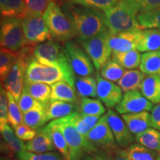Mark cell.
I'll return each instance as SVG.
<instances>
[{"label": "cell", "mask_w": 160, "mask_h": 160, "mask_svg": "<svg viewBox=\"0 0 160 160\" xmlns=\"http://www.w3.org/2000/svg\"><path fill=\"white\" fill-rule=\"evenodd\" d=\"M48 105L39 102L34 108L23 113V123L31 128L38 130L45 125V114Z\"/></svg>", "instance_id": "obj_26"}, {"label": "cell", "mask_w": 160, "mask_h": 160, "mask_svg": "<svg viewBox=\"0 0 160 160\" xmlns=\"http://www.w3.org/2000/svg\"><path fill=\"white\" fill-rule=\"evenodd\" d=\"M141 57L139 51L137 49L126 52L112 53V59L127 70H133L139 68L141 62Z\"/></svg>", "instance_id": "obj_28"}, {"label": "cell", "mask_w": 160, "mask_h": 160, "mask_svg": "<svg viewBox=\"0 0 160 160\" xmlns=\"http://www.w3.org/2000/svg\"><path fill=\"white\" fill-rule=\"evenodd\" d=\"M53 122L67 141L70 160H82L86 156L94 154L99 151L87 138L78 132L72 125L68 117L53 120Z\"/></svg>", "instance_id": "obj_4"}, {"label": "cell", "mask_w": 160, "mask_h": 160, "mask_svg": "<svg viewBox=\"0 0 160 160\" xmlns=\"http://www.w3.org/2000/svg\"><path fill=\"white\" fill-rule=\"evenodd\" d=\"M82 115V114H81ZM82 119L86 123L91 130L93 128L94 126L97 125V123L99 122V120L102 117L99 116H90V115H82Z\"/></svg>", "instance_id": "obj_49"}, {"label": "cell", "mask_w": 160, "mask_h": 160, "mask_svg": "<svg viewBox=\"0 0 160 160\" xmlns=\"http://www.w3.org/2000/svg\"><path fill=\"white\" fill-rule=\"evenodd\" d=\"M124 122L133 135H137L152 127L151 114L148 111L126 113L122 115Z\"/></svg>", "instance_id": "obj_19"}, {"label": "cell", "mask_w": 160, "mask_h": 160, "mask_svg": "<svg viewBox=\"0 0 160 160\" xmlns=\"http://www.w3.org/2000/svg\"><path fill=\"white\" fill-rule=\"evenodd\" d=\"M71 4L105 11L114 6L119 0H70Z\"/></svg>", "instance_id": "obj_40"}, {"label": "cell", "mask_w": 160, "mask_h": 160, "mask_svg": "<svg viewBox=\"0 0 160 160\" xmlns=\"http://www.w3.org/2000/svg\"><path fill=\"white\" fill-rule=\"evenodd\" d=\"M7 97L8 102V123L14 128L17 125L23 123V113L19 108L18 102L11 93L7 91Z\"/></svg>", "instance_id": "obj_38"}, {"label": "cell", "mask_w": 160, "mask_h": 160, "mask_svg": "<svg viewBox=\"0 0 160 160\" xmlns=\"http://www.w3.org/2000/svg\"><path fill=\"white\" fill-rule=\"evenodd\" d=\"M13 129L17 137L23 141H29L37 134V130L31 128L24 123L17 125Z\"/></svg>", "instance_id": "obj_46"}, {"label": "cell", "mask_w": 160, "mask_h": 160, "mask_svg": "<svg viewBox=\"0 0 160 160\" xmlns=\"http://www.w3.org/2000/svg\"><path fill=\"white\" fill-rule=\"evenodd\" d=\"M33 58L38 62L45 65H70L63 48L59 42L51 39L36 47Z\"/></svg>", "instance_id": "obj_10"}, {"label": "cell", "mask_w": 160, "mask_h": 160, "mask_svg": "<svg viewBox=\"0 0 160 160\" xmlns=\"http://www.w3.org/2000/svg\"><path fill=\"white\" fill-rule=\"evenodd\" d=\"M26 149L35 153H44L52 152L56 149L51 136L45 127L37 130V134L33 139L27 141Z\"/></svg>", "instance_id": "obj_17"}, {"label": "cell", "mask_w": 160, "mask_h": 160, "mask_svg": "<svg viewBox=\"0 0 160 160\" xmlns=\"http://www.w3.org/2000/svg\"><path fill=\"white\" fill-rule=\"evenodd\" d=\"M152 128L160 131V103L153 107L151 111Z\"/></svg>", "instance_id": "obj_48"}, {"label": "cell", "mask_w": 160, "mask_h": 160, "mask_svg": "<svg viewBox=\"0 0 160 160\" xmlns=\"http://www.w3.org/2000/svg\"><path fill=\"white\" fill-rule=\"evenodd\" d=\"M39 102H40L36 100L24 88L23 91L22 92L21 97H20L19 102H18L19 108L22 112V113H25L26 112L31 111V109L34 108Z\"/></svg>", "instance_id": "obj_42"}, {"label": "cell", "mask_w": 160, "mask_h": 160, "mask_svg": "<svg viewBox=\"0 0 160 160\" xmlns=\"http://www.w3.org/2000/svg\"><path fill=\"white\" fill-rule=\"evenodd\" d=\"M24 88L32 97L40 102L48 105L51 102V87L48 84L25 82Z\"/></svg>", "instance_id": "obj_31"}, {"label": "cell", "mask_w": 160, "mask_h": 160, "mask_svg": "<svg viewBox=\"0 0 160 160\" xmlns=\"http://www.w3.org/2000/svg\"><path fill=\"white\" fill-rule=\"evenodd\" d=\"M135 140L148 148L160 153V131L149 128L142 133L135 136Z\"/></svg>", "instance_id": "obj_32"}, {"label": "cell", "mask_w": 160, "mask_h": 160, "mask_svg": "<svg viewBox=\"0 0 160 160\" xmlns=\"http://www.w3.org/2000/svg\"><path fill=\"white\" fill-rule=\"evenodd\" d=\"M105 111V106L100 99L89 97H82L80 99L79 113L82 115L102 117Z\"/></svg>", "instance_id": "obj_33"}, {"label": "cell", "mask_w": 160, "mask_h": 160, "mask_svg": "<svg viewBox=\"0 0 160 160\" xmlns=\"http://www.w3.org/2000/svg\"><path fill=\"white\" fill-rule=\"evenodd\" d=\"M82 160H107L105 153L102 151H98L94 154L88 155Z\"/></svg>", "instance_id": "obj_50"}, {"label": "cell", "mask_w": 160, "mask_h": 160, "mask_svg": "<svg viewBox=\"0 0 160 160\" xmlns=\"http://www.w3.org/2000/svg\"><path fill=\"white\" fill-rule=\"evenodd\" d=\"M103 152V151H102ZM107 160H132L128 155L125 149L118 147L108 152H103Z\"/></svg>", "instance_id": "obj_47"}, {"label": "cell", "mask_w": 160, "mask_h": 160, "mask_svg": "<svg viewBox=\"0 0 160 160\" xmlns=\"http://www.w3.org/2000/svg\"><path fill=\"white\" fill-rule=\"evenodd\" d=\"M119 114L150 111L153 108V104L147 99L139 91H130L124 93L122 99L115 108Z\"/></svg>", "instance_id": "obj_12"}, {"label": "cell", "mask_w": 160, "mask_h": 160, "mask_svg": "<svg viewBox=\"0 0 160 160\" xmlns=\"http://www.w3.org/2000/svg\"><path fill=\"white\" fill-rule=\"evenodd\" d=\"M43 19L51 38L57 41L66 42L77 36L73 22L62 11L57 2H51L43 13Z\"/></svg>", "instance_id": "obj_5"}, {"label": "cell", "mask_w": 160, "mask_h": 160, "mask_svg": "<svg viewBox=\"0 0 160 160\" xmlns=\"http://www.w3.org/2000/svg\"><path fill=\"white\" fill-rule=\"evenodd\" d=\"M28 65L27 63L18 58L17 62L12 68L5 81L2 83V85L3 84L4 88L11 93L17 102H19L24 88L25 72Z\"/></svg>", "instance_id": "obj_15"}, {"label": "cell", "mask_w": 160, "mask_h": 160, "mask_svg": "<svg viewBox=\"0 0 160 160\" xmlns=\"http://www.w3.org/2000/svg\"><path fill=\"white\" fill-rule=\"evenodd\" d=\"M137 50L142 53L160 50V30L157 28L142 30L137 40Z\"/></svg>", "instance_id": "obj_21"}, {"label": "cell", "mask_w": 160, "mask_h": 160, "mask_svg": "<svg viewBox=\"0 0 160 160\" xmlns=\"http://www.w3.org/2000/svg\"><path fill=\"white\" fill-rule=\"evenodd\" d=\"M12 157H10V156H7V155H2L1 157V160H12L11 159Z\"/></svg>", "instance_id": "obj_51"}, {"label": "cell", "mask_w": 160, "mask_h": 160, "mask_svg": "<svg viewBox=\"0 0 160 160\" xmlns=\"http://www.w3.org/2000/svg\"><path fill=\"white\" fill-rule=\"evenodd\" d=\"M125 150L132 160H156L159 155L158 152L139 143H133Z\"/></svg>", "instance_id": "obj_35"}, {"label": "cell", "mask_w": 160, "mask_h": 160, "mask_svg": "<svg viewBox=\"0 0 160 160\" xmlns=\"http://www.w3.org/2000/svg\"><path fill=\"white\" fill-rule=\"evenodd\" d=\"M75 88L79 97H97V82L93 77H78L76 78Z\"/></svg>", "instance_id": "obj_30"}, {"label": "cell", "mask_w": 160, "mask_h": 160, "mask_svg": "<svg viewBox=\"0 0 160 160\" xmlns=\"http://www.w3.org/2000/svg\"><path fill=\"white\" fill-rule=\"evenodd\" d=\"M97 82V97L108 109L116 108L123 97L122 91L118 85L104 79L99 73L96 74Z\"/></svg>", "instance_id": "obj_13"}, {"label": "cell", "mask_w": 160, "mask_h": 160, "mask_svg": "<svg viewBox=\"0 0 160 160\" xmlns=\"http://www.w3.org/2000/svg\"><path fill=\"white\" fill-rule=\"evenodd\" d=\"M27 8V13L43 15L52 2L57 0H25Z\"/></svg>", "instance_id": "obj_41"}, {"label": "cell", "mask_w": 160, "mask_h": 160, "mask_svg": "<svg viewBox=\"0 0 160 160\" xmlns=\"http://www.w3.org/2000/svg\"><path fill=\"white\" fill-rule=\"evenodd\" d=\"M68 119L71 121L72 125L74 126L75 128L77 130L78 132L86 137V136L88 134L90 131H91V128L84 122L81 113L79 112H77V113L70 115L68 116Z\"/></svg>", "instance_id": "obj_45"}, {"label": "cell", "mask_w": 160, "mask_h": 160, "mask_svg": "<svg viewBox=\"0 0 160 160\" xmlns=\"http://www.w3.org/2000/svg\"><path fill=\"white\" fill-rule=\"evenodd\" d=\"M111 34L110 31H108L81 42L82 48L91 58L98 72L101 71L102 68L110 59L112 54V50L109 44Z\"/></svg>", "instance_id": "obj_6"}, {"label": "cell", "mask_w": 160, "mask_h": 160, "mask_svg": "<svg viewBox=\"0 0 160 160\" xmlns=\"http://www.w3.org/2000/svg\"><path fill=\"white\" fill-rule=\"evenodd\" d=\"M142 28L122 31L111 34L109 39L110 47L113 52H126L137 49L138 38Z\"/></svg>", "instance_id": "obj_16"}, {"label": "cell", "mask_w": 160, "mask_h": 160, "mask_svg": "<svg viewBox=\"0 0 160 160\" xmlns=\"http://www.w3.org/2000/svg\"><path fill=\"white\" fill-rule=\"evenodd\" d=\"M79 112V105L63 101H51L46 111L45 124Z\"/></svg>", "instance_id": "obj_18"}, {"label": "cell", "mask_w": 160, "mask_h": 160, "mask_svg": "<svg viewBox=\"0 0 160 160\" xmlns=\"http://www.w3.org/2000/svg\"><path fill=\"white\" fill-rule=\"evenodd\" d=\"M145 74L141 71L133 69L125 71L122 77L117 82V85L124 93L138 90L141 87Z\"/></svg>", "instance_id": "obj_23"}, {"label": "cell", "mask_w": 160, "mask_h": 160, "mask_svg": "<svg viewBox=\"0 0 160 160\" xmlns=\"http://www.w3.org/2000/svg\"><path fill=\"white\" fill-rule=\"evenodd\" d=\"M104 13L112 34L142 28L137 19L139 11L128 0H119L114 6L104 11Z\"/></svg>", "instance_id": "obj_3"}, {"label": "cell", "mask_w": 160, "mask_h": 160, "mask_svg": "<svg viewBox=\"0 0 160 160\" xmlns=\"http://www.w3.org/2000/svg\"><path fill=\"white\" fill-rule=\"evenodd\" d=\"M156 160H160V153H159V157H158V158Z\"/></svg>", "instance_id": "obj_52"}, {"label": "cell", "mask_w": 160, "mask_h": 160, "mask_svg": "<svg viewBox=\"0 0 160 160\" xmlns=\"http://www.w3.org/2000/svg\"><path fill=\"white\" fill-rule=\"evenodd\" d=\"M86 138L98 150L103 152L111 151L119 147L110 128L106 113L100 118L97 125L86 136Z\"/></svg>", "instance_id": "obj_11"}, {"label": "cell", "mask_w": 160, "mask_h": 160, "mask_svg": "<svg viewBox=\"0 0 160 160\" xmlns=\"http://www.w3.org/2000/svg\"><path fill=\"white\" fill-rule=\"evenodd\" d=\"M106 115L117 145L121 148H127L133 144L135 139L133 133L129 130L122 118L119 117V113L112 109H108Z\"/></svg>", "instance_id": "obj_14"}, {"label": "cell", "mask_w": 160, "mask_h": 160, "mask_svg": "<svg viewBox=\"0 0 160 160\" xmlns=\"http://www.w3.org/2000/svg\"><path fill=\"white\" fill-rule=\"evenodd\" d=\"M125 71L124 68L122 67L115 60L111 59H109L102 68L100 75L108 81L117 82L122 77Z\"/></svg>", "instance_id": "obj_36"}, {"label": "cell", "mask_w": 160, "mask_h": 160, "mask_svg": "<svg viewBox=\"0 0 160 160\" xmlns=\"http://www.w3.org/2000/svg\"><path fill=\"white\" fill-rule=\"evenodd\" d=\"M64 51L75 74L79 77H91L94 73V65L84 49L72 41L65 42Z\"/></svg>", "instance_id": "obj_9"}, {"label": "cell", "mask_w": 160, "mask_h": 160, "mask_svg": "<svg viewBox=\"0 0 160 160\" xmlns=\"http://www.w3.org/2000/svg\"><path fill=\"white\" fill-rule=\"evenodd\" d=\"M25 44L37 46L51 39V36L48 28L43 15L27 13L21 19Z\"/></svg>", "instance_id": "obj_8"}, {"label": "cell", "mask_w": 160, "mask_h": 160, "mask_svg": "<svg viewBox=\"0 0 160 160\" xmlns=\"http://www.w3.org/2000/svg\"><path fill=\"white\" fill-rule=\"evenodd\" d=\"M19 58L18 52L2 48L0 50V77L2 83Z\"/></svg>", "instance_id": "obj_34"}, {"label": "cell", "mask_w": 160, "mask_h": 160, "mask_svg": "<svg viewBox=\"0 0 160 160\" xmlns=\"http://www.w3.org/2000/svg\"><path fill=\"white\" fill-rule=\"evenodd\" d=\"M140 12L151 11L160 8V0H128Z\"/></svg>", "instance_id": "obj_44"}, {"label": "cell", "mask_w": 160, "mask_h": 160, "mask_svg": "<svg viewBox=\"0 0 160 160\" xmlns=\"http://www.w3.org/2000/svg\"><path fill=\"white\" fill-rule=\"evenodd\" d=\"M8 123V102L7 91L1 86L0 91V126Z\"/></svg>", "instance_id": "obj_43"}, {"label": "cell", "mask_w": 160, "mask_h": 160, "mask_svg": "<svg viewBox=\"0 0 160 160\" xmlns=\"http://www.w3.org/2000/svg\"><path fill=\"white\" fill-rule=\"evenodd\" d=\"M51 87V101H63L79 105L80 100L77 91L67 82H58Z\"/></svg>", "instance_id": "obj_20"}, {"label": "cell", "mask_w": 160, "mask_h": 160, "mask_svg": "<svg viewBox=\"0 0 160 160\" xmlns=\"http://www.w3.org/2000/svg\"><path fill=\"white\" fill-rule=\"evenodd\" d=\"M2 19L0 31L1 47L12 51H19L25 42L21 19L17 17Z\"/></svg>", "instance_id": "obj_7"}, {"label": "cell", "mask_w": 160, "mask_h": 160, "mask_svg": "<svg viewBox=\"0 0 160 160\" xmlns=\"http://www.w3.org/2000/svg\"><path fill=\"white\" fill-rule=\"evenodd\" d=\"M137 19L142 28H157L160 30V8L151 11L140 12Z\"/></svg>", "instance_id": "obj_37"}, {"label": "cell", "mask_w": 160, "mask_h": 160, "mask_svg": "<svg viewBox=\"0 0 160 160\" xmlns=\"http://www.w3.org/2000/svg\"><path fill=\"white\" fill-rule=\"evenodd\" d=\"M16 160H65L59 153L52 151L44 153H35L24 151L17 154Z\"/></svg>", "instance_id": "obj_39"}, {"label": "cell", "mask_w": 160, "mask_h": 160, "mask_svg": "<svg viewBox=\"0 0 160 160\" xmlns=\"http://www.w3.org/2000/svg\"><path fill=\"white\" fill-rule=\"evenodd\" d=\"M65 13L73 22L80 42L109 31L105 13L98 9L71 4L65 7Z\"/></svg>", "instance_id": "obj_1"}, {"label": "cell", "mask_w": 160, "mask_h": 160, "mask_svg": "<svg viewBox=\"0 0 160 160\" xmlns=\"http://www.w3.org/2000/svg\"><path fill=\"white\" fill-rule=\"evenodd\" d=\"M0 11L2 18L22 19L27 14L25 0H0Z\"/></svg>", "instance_id": "obj_25"}, {"label": "cell", "mask_w": 160, "mask_h": 160, "mask_svg": "<svg viewBox=\"0 0 160 160\" xmlns=\"http://www.w3.org/2000/svg\"><path fill=\"white\" fill-rule=\"evenodd\" d=\"M139 69L145 75L160 77V50L143 53L141 57Z\"/></svg>", "instance_id": "obj_24"}, {"label": "cell", "mask_w": 160, "mask_h": 160, "mask_svg": "<svg viewBox=\"0 0 160 160\" xmlns=\"http://www.w3.org/2000/svg\"><path fill=\"white\" fill-rule=\"evenodd\" d=\"M61 81L67 82L75 88V73L71 65H45L38 62L33 58L26 69L25 82L51 85Z\"/></svg>", "instance_id": "obj_2"}, {"label": "cell", "mask_w": 160, "mask_h": 160, "mask_svg": "<svg viewBox=\"0 0 160 160\" xmlns=\"http://www.w3.org/2000/svg\"><path fill=\"white\" fill-rule=\"evenodd\" d=\"M141 93L153 104L160 103V77L151 75L144 79L141 87Z\"/></svg>", "instance_id": "obj_22"}, {"label": "cell", "mask_w": 160, "mask_h": 160, "mask_svg": "<svg viewBox=\"0 0 160 160\" xmlns=\"http://www.w3.org/2000/svg\"><path fill=\"white\" fill-rule=\"evenodd\" d=\"M2 137L3 138L4 142L8 146L9 149L14 154H18L20 152L27 151L26 145L24 143L23 140L20 139L14 133L12 128L8 125V123L0 126Z\"/></svg>", "instance_id": "obj_29"}, {"label": "cell", "mask_w": 160, "mask_h": 160, "mask_svg": "<svg viewBox=\"0 0 160 160\" xmlns=\"http://www.w3.org/2000/svg\"><path fill=\"white\" fill-rule=\"evenodd\" d=\"M45 127L51 136L56 150H57L65 160H70L68 145L61 131L58 128L53 121L50 122Z\"/></svg>", "instance_id": "obj_27"}]
</instances>
